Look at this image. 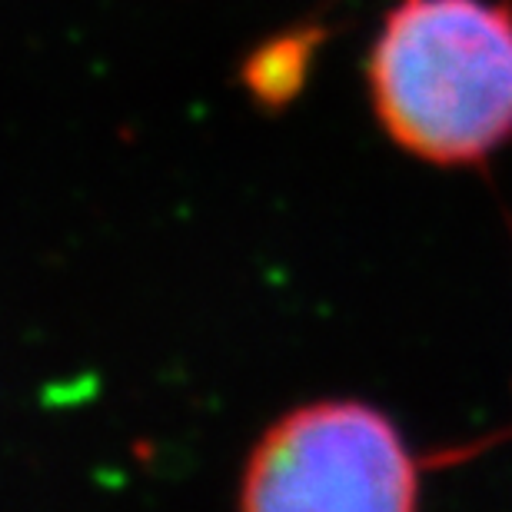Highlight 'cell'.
Instances as JSON below:
<instances>
[{
    "instance_id": "cell-2",
    "label": "cell",
    "mask_w": 512,
    "mask_h": 512,
    "mask_svg": "<svg viewBox=\"0 0 512 512\" xmlns=\"http://www.w3.org/2000/svg\"><path fill=\"white\" fill-rule=\"evenodd\" d=\"M419 473L393 419L356 399L290 409L243 469L240 512H416Z\"/></svg>"
},
{
    "instance_id": "cell-1",
    "label": "cell",
    "mask_w": 512,
    "mask_h": 512,
    "mask_svg": "<svg viewBox=\"0 0 512 512\" xmlns=\"http://www.w3.org/2000/svg\"><path fill=\"white\" fill-rule=\"evenodd\" d=\"M386 137L439 167L479 163L512 140V7L399 0L366 64Z\"/></svg>"
}]
</instances>
